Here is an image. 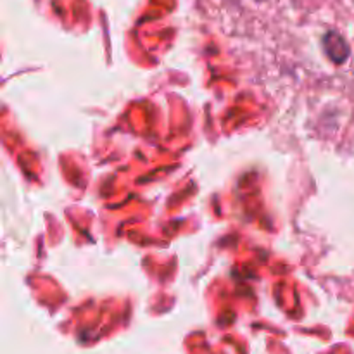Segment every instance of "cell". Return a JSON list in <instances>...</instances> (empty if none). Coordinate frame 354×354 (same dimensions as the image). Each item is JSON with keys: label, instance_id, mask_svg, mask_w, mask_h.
Wrapping results in <instances>:
<instances>
[{"label": "cell", "instance_id": "6da1fadb", "mask_svg": "<svg viewBox=\"0 0 354 354\" xmlns=\"http://www.w3.org/2000/svg\"><path fill=\"white\" fill-rule=\"evenodd\" d=\"M324 48L327 52L328 57L335 62V64H342L346 59L349 57V45L348 41L339 35L337 31H328L324 38Z\"/></svg>", "mask_w": 354, "mask_h": 354}, {"label": "cell", "instance_id": "7a4b0ae2", "mask_svg": "<svg viewBox=\"0 0 354 354\" xmlns=\"http://www.w3.org/2000/svg\"><path fill=\"white\" fill-rule=\"evenodd\" d=\"M258 2H263V0H258Z\"/></svg>", "mask_w": 354, "mask_h": 354}]
</instances>
